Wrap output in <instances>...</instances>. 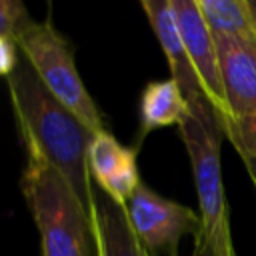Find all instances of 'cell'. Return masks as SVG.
<instances>
[{
    "label": "cell",
    "instance_id": "cell-1",
    "mask_svg": "<svg viewBox=\"0 0 256 256\" xmlns=\"http://www.w3.org/2000/svg\"><path fill=\"white\" fill-rule=\"evenodd\" d=\"M8 96L28 156H40L70 184L76 198L90 212L92 174L88 150L96 136L74 112L54 98L26 60L6 78Z\"/></svg>",
    "mask_w": 256,
    "mask_h": 256
},
{
    "label": "cell",
    "instance_id": "cell-2",
    "mask_svg": "<svg viewBox=\"0 0 256 256\" xmlns=\"http://www.w3.org/2000/svg\"><path fill=\"white\" fill-rule=\"evenodd\" d=\"M22 194L40 234L42 256H96L90 214L44 158L28 156Z\"/></svg>",
    "mask_w": 256,
    "mask_h": 256
},
{
    "label": "cell",
    "instance_id": "cell-3",
    "mask_svg": "<svg viewBox=\"0 0 256 256\" xmlns=\"http://www.w3.org/2000/svg\"><path fill=\"white\" fill-rule=\"evenodd\" d=\"M190 110V116L178 130L190 158L202 220V236L196 240V248H212L218 254L234 256L220 166L222 124L210 102H202Z\"/></svg>",
    "mask_w": 256,
    "mask_h": 256
},
{
    "label": "cell",
    "instance_id": "cell-4",
    "mask_svg": "<svg viewBox=\"0 0 256 256\" xmlns=\"http://www.w3.org/2000/svg\"><path fill=\"white\" fill-rule=\"evenodd\" d=\"M14 40L46 90L74 112L92 132H104L102 114L78 74L72 48L52 22L30 20L16 32Z\"/></svg>",
    "mask_w": 256,
    "mask_h": 256
},
{
    "label": "cell",
    "instance_id": "cell-5",
    "mask_svg": "<svg viewBox=\"0 0 256 256\" xmlns=\"http://www.w3.org/2000/svg\"><path fill=\"white\" fill-rule=\"evenodd\" d=\"M126 210L134 232L150 256H178V244L182 236L192 234L196 240L202 236L200 214L174 200L162 198L144 182H140L128 200Z\"/></svg>",
    "mask_w": 256,
    "mask_h": 256
},
{
    "label": "cell",
    "instance_id": "cell-6",
    "mask_svg": "<svg viewBox=\"0 0 256 256\" xmlns=\"http://www.w3.org/2000/svg\"><path fill=\"white\" fill-rule=\"evenodd\" d=\"M170 2H172L180 38L184 42L190 64L198 76V82H200L208 102L212 104V108L218 114L220 124H224L230 118V110H228L226 96H224L214 36L210 32L202 12L198 10L196 0H170Z\"/></svg>",
    "mask_w": 256,
    "mask_h": 256
},
{
    "label": "cell",
    "instance_id": "cell-7",
    "mask_svg": "<svg viewBox=\"0 0 256 256\" xmlns=\"http://www.w3.org/2000/svg\"><path fill=\"white\" fill-rule=\"evenodd\" d=\"M230 118H256V42L214 36Z\"/></svg>",
    "mask_w": 256,
    "mask_h": 256
},
{
    "label": "cell",
    "instance_id": "cell-8",
    "mask_svg": "<svg viewBox=\"0 0 256 256\" xmlns=\"http://www.w3.org/2000/svg\"><path fill=\"white\" fill-rule=\"evenodd\" d=\"M142 10L160 42L164 56H166V62L170 68V78L180 86L182 96L188 102V106L194 108L202 102H208V98L198 82V76L190 64L184 42L180 38L172 2L170 0H142Z\"/></svg>",
    "mask_w": 256,
    "mask_h": 256
},
{
    "label": "cell",
    "instance_id": "cell-9",
    "mask_svg": "<svg viewBox=\"0 0 256 256\" xmlns=\"http://www.w3.org/2000/svg\"><path fill=\"white\" fill-rule=\"evenodd\" d=\"M88 214L96 256H150L132 228L126 204L110 198L94 180Z\"/></svg>",
    "mask_w": 256,
    "mask_h": 256
},
{
    "label": "cell",
    "instance_id": "cell-10",
    "mask_svg": "<svg viewBox=\"0 0 256 256\" xmlns=\"http://www.w3.org/2000/svg\"><path fill=\"white\" fill-rule=\"evenodd\" d=\"M88 168L92 180L120 204H128V200L140 186L136 150L122 146L106 130L96 134L90 144Z\"/></svg>",
    "mask_w": 256,
    "mask_h": 256
},
{
    "label": "cell",
    "instance_id": "cell-11",
    "mask_svg": "<svg viewBox=\"0 0 256 256\" xmlns=\"http://www.w3.org/2000/svg\"><path fill=\"white\" fill-rule=\"evenodd\" d=\"M190 106L182 96L180 86L172 80L150 82L140 98V126L142 136L162 126H180L190 116Z\"/></svg>",
    "mask_w": 256,
    "mask_h": 256
},
{
    "label": "cell",
    "instance_id": "cell-12",
    "mask_svg": "<svg viewBox=\"0 0 256 256\" xmlns=\"http://www.w3.org/2000/svg\"><path fill=\"white\" fill-rule=\"evenodd\" d=\"M212 36L256 42V20L248 0H196Z\"/></svg>",
    "mask_w": 256,
    "mask_h": 256
},
{
    "label": "cell",
    "instance_id": "cell-13",
    "mask_svg": "<svg viewBox=\"0 0 256 256\" xmlns=\"http://www.w3.org/2000/svg\"><path fill=\"white\" fill-rule=\"evenodd\" d=\"M222 132L240 154L256 188V118H228Z\"/></svg>",
    "mask_w": 256,
    "mask_h": 256
},
{
    "label": "cell",
    "instance_id": "cell-14",
    "mask_svg": "<svg viewBox=\"0 0 256 256\" xmlns=\"http://www.w3.org/2000/svg\"><path fill=\"white\" fill-rule=\"evenodd\" d=\"M32 18L28 16V10L22 2L18 0H0V34L6 36H16V32L30 22Z\"/></svg>",
    "mask_w": 256,
    "mask_h": 256
},
{
    "label": "cell",
    "instance_id": "cell-15",
    "mask_svg": "<svg viewBox=\"0 0 256 256\" xmlns=\"http://www.w3.org/2000/svg\"><path fill=\"white\" fill-rule=\"evenodd\" d=\"M18 44L12 36L0 34V76H10L18 66Z\"/></svg>",
    "mask_w": 256,
    "mask_h": 256
},
{
    "label": "cell",
    "instance_id": "cell-16",
    "mask_svg": "<svg viewBox=\"0 0 256 256\" xmlns=\"http://www.w3.org/2000/svg\"><path fill=\"white\" fill-rule=\"evenodd\" d=\"M196 256H220L210 248H196Z\"/></svg>",
    "mask_w": 256,
    "mask_h": 256
},
{
    "label": "cell",
    "instance_id": "cell-17",
    "mask_svg": "<svg viewBox=\"0 0 256 256\" xmlns=\"http://www.w3.org/2000/svg\"><path fill=\"white\" fill-rule=\"evenodd\" d=\"M248 4H250V10L254 14V20H256V0H248Z\"/></svg>",
    "mask_w": 256,
    "mask_h": 256
}]
</instances>
